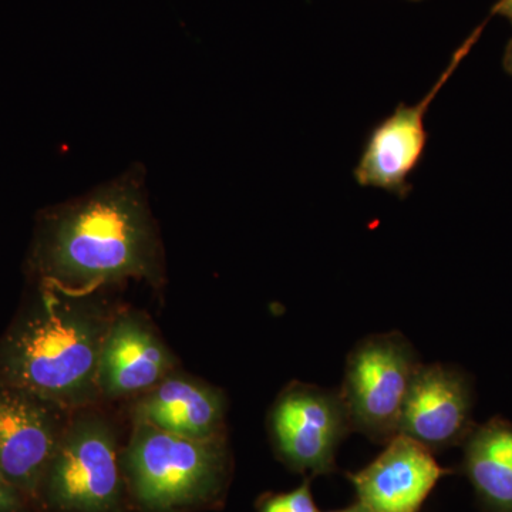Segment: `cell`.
Masks as SVG:
<instances>
[{
	"instance_id": "1",
	"label": "cell",
	"mask_w": 512,
	"mask_h": 512,
	"mask_svg": "<svg viewBox=\"0 0 512 512\" xmlns=\"http://www.w3.org/2000/svg\"><path fill=\"white\" fill-rule=\"evenodd\" d=\"M32 265L40 282L70 292H101L128 279L160 284V242L136 183L110 185L45 215Z\"/></svg>"
},
{
	"instance_id": "2",
	"label": "cell",
	"mask_w": 512,
	"mask_h": 512,
	"mask_svg": "<svg viewBox=\"0 0 512 512\" xmlns=\"http://www.w3.org/2000/svg\"><path fill=\"white\" fill-rule=\"evenodd\" d=\"M117 313L101 292H70L40 282L0 338V384L73 412L92 406L100 400L101 346Z\"/></svg>"
},
{
	"instance_id": "3",
	"label": "cell",
	"mask_w": 512,
	"mask_h": 512,
	"mask_svg": "<svg viewBox=\"0 0 512 512\" xmlns=\"http://www.w3.org/2000/svg\"><path fill=\"white\" fill-rule=\"evenodd\" d=\"M227 440H194L134 421L126 451L131 488L151 511L181 510L210 500L227 471Z\"/></svg>"
},
{
	"instance_id": "4",
	"label": "cell",
	"mask_w": 512,
	"mask_h": 512,
	"mask_svg": "<svg viewBox=\"0 0 512 512\" xmlns=\"http://www.w3.org/2000/svg\"><path fill=\"white\" fill-rule=\"evenodd\" d=\"M421 365L412 342L397 330L360 340L346 359L339 389L352 431L383 446L399 436L404 404Z\"/></svg>"
},
{
	"instance_id": "5",
	"label": "cell",
	"mask_w": 512,
	"mask_h": 512,
	"mask_svg": "<svg viewBox=\"0 0 512 512\" xmlns=\"http://www.w3.org/2000/svg\"><path fill=\"white\" fill-rule=\"evenodd\" d=\"M76 410L47 467L39 500L59 512H109L119 504L116 431L99 413Z\"/></svg>"
},
{
	"instance_id": "6",
	"label": "cell",
	"mask_w": 512,
	"mask_h": 512,
	"mask_svg": "<svg viewBox=\"0 0 512 512\" xmlns=\"http://www.w3.org/2000/svg\"><path fill=\"white\" fill-rule=\"evenodd\" d=\"M279 456L295 470H335L342 441L353 433L339 390L292 382L276 397L268 419Z\"/></svg>"
},
{
	"instance_id": "7",
	"label": "cell",
	"mask_w": 512,
	"mask_h": 512,
	"mask_svg": "<svg viewBox=\"0 0 512 512\" xmlns=\"http://www.w3.org/2000/svg\"><path fill=\"white\" fill-rule=\"evenodd\" d=\"M484 25L458 47L447 69L423 100L413 106L400 103L389 117L370 131L362 156L353 171V177L360 187L379 188L400 200L409 197L413 190L409 183L410 175L419 167L429 138L424 126L427 111L471 47L476 45Z\"/></svg>"
},
{
	"instance_id": "8",
	"label": "cell",
	"mask_w": 512,
	"mask_h": 512,
	"mask_svg": "<svg viewBox=\"0 0 512 512\" xmlns=\"http://www.w3.org/2000/svg\"><path fill=\"white\" fill-rule=\"evenodd\" d=\"M73 410L18 387L0 384V476L28 501L40 485Z\"/></svg>"
},
{
	"instance_id": "9",
	"label": "cell",
	"mask_w": 512,
	"mask_h": 512,
	"mask_svg": "<svg viewBox=\"0 0 512 512\" xmlns=\"http://www.w3.org/2000/svg\"><path fill=\"white\" fill-rule=\"evenodd\" d=\"M473 403L466 373L441 363L421 365L404 404L399 434L430 451L458 446L476 427Z\"/></svg>"
},
{
	"instance_id": "10",
	"label": "cell",
	"mask_w": 512,
	"mask_h": 512,
	"mask_svg": "<svg viewBox=\"0 0 512 512\" xmlns=\"http://www.w3.org/2000/svg\"><path fill=\"white\" fill-rule=\"evenodd\" d=\"M175 359L146 316L119 311L101 346L100 399L143 394L171 375Z\"/></svg>"
},
{
	"instance_id": "11",
	"label": "cell",
	"mask_w": 512,
	"mask_h": 512,
	"mask_svg": "<svg viewBox=\"0 0 512 512\" xmlns=\"http://www.w3.org/2000/svg\"><path fill=\"white\" fill-rule=\"evenodd\" d=\"M447 473L433 451L399 434L373 463L349 478L359 504L370 512H419Z\"/></svg>"
},
{
	"instance_id": "12",
	"label": "cell",
	"mask_w": 512,
	"mask_h": 512,
	"mask_svg": "<svg viewBox=\"0 0 512 512\" xmlns=\"http://www.w3.org/2000/svg\"><path fill=\"white\" fill-rule=\"evenodd\" d=\"M225 412L221 390L174 372L140 394L133 407L134 421L194 440L225 437Z\"/></svg>"
},
{
	"instance_id": "13",
	"label": "cell",
	"mask_w": 512,
	"mask_h": 512,
	"mask_svg": "<svg viewBox=\"0 0 512 512\" xmlns=\"http://www.w3.org/2000/svg\"><path fill=\"white\" fill-rule=\"evenodd\" d=\"M464 468L484 504L512 512V423L494 417L468 434Z\"/></svg>"
},
{
	"instance_id": "14",
	"label": "cell",
	"mask_w": 512,
	"mask_h": 512,
	"mask_svg": "<svg viewBox=\"0 0 512 512\" xmlns=\"http://www.w3.org/2000/svg\"><path fill=\"white\" fill-rule=\"evenodd\" d=\"M261 512H319L313 501L311 487L305 483L288 494L275 495L266 500Z\"/></svg>"
},
{
	"instance_id": "15",
	"label": "cell",
	"mask_w": 512,
	"mask_h": 512,
	"mask_svg": "<svg viewBox=\"0 0 512 512\" xmlns=\"http://www.w3.org/2000/svg\"><path fill=\"white\" fill-rule=\"evenodd\" d=\"M28 498L0 476V512H22Z\"/></svg>"
},
{
	"instance_id": "16",
	"label": "cell",
	"mask_w": 512,
	"mask_h": 512,
	"mask_svg": "<svg viewBox=\"0 0 512 512\" xmlns=\"http://www.w3.org/2000/svg\"><path fill=\"white\" fill-rule=\"evenodd\" d=\"M491 15L503 16V18L510 20L512 25V0H498L495 3Z\"/></svg>"
},
{
	"instance_id": "17",
	"label": "cell",
	"mask_w": 512,
	"mask_h": 512,
	"mask_svg": "<svg viewBox=\"0 0 512 512\" xmlns=\"http://www.w3.org/2000/svg\"><path fill=\"white\" fill-rule=\"evenodd\" d=\"M503 66L505 72L512 76V37L508 40L507 46H505Z\"/></svg>"
},
{
	"instance_id": "18",
	"label": "cell",
	"mask_w": 512,
	"mask_h": 512,
	"mask_svg": "<svg viewBox=\"0 0 512 512\" xmlns=\"http://www.w3.org/2000/svg\"><path fill=\"white\" fill-rule=\"evenodd\" d=\"M329 512H370L367 508L363 507L362 504H357L355 507L348 508V510L342 511H329Z\"/></svg>"
},
{
	"instance_id": "19",
	"label": "cell",
	"mask_w": 512,
	"mask_h": 512,
	"mask_svg": "<svg viewBox=\"0 0 512 512\" xmlns=\"http://www.w3.org/2000/svg\"><path fill=\"white\" fill-rule=\"evenodd\" d=\"M410 2H421V0H410Z\"/></svg>"
}]
</instances>
